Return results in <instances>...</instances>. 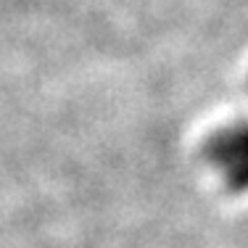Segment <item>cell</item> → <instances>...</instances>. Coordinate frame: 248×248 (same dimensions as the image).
Returning <instances> with one entry per match:
<instances>
[{"mask_svg":"<svg viewBox=\"0 0 248 248\" xmlns=\"http://www.w3.org/2000/svg\"><path fill=\"white\" fill-rule=\"evenodd\" d=\"M206 156L217 174L232 190L248 187V122H230L209 138Z\"/></svg>","mask_w":248,"mask_h":248,"instance_id":"6da1fadb","label":"cell"}]
</instances>
